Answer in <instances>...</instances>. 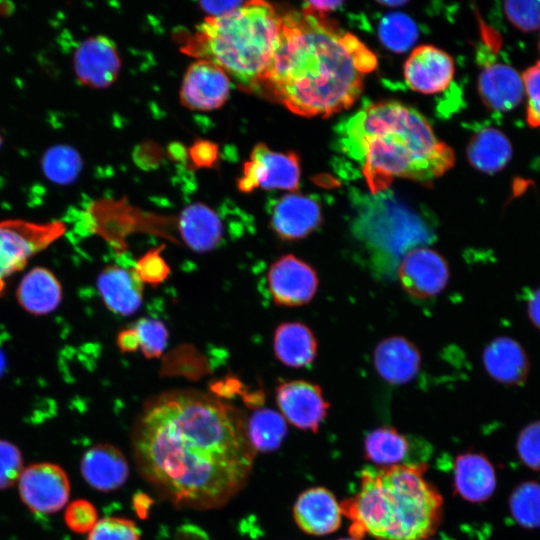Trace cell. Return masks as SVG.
<instances>
[{"mask_svg":"<svg viewBox=\"0 0 540 540\" xmlns=\"http://www.w3.org/2000/svg\"><path fill=\"white\" fill-rule=\"evenodd\" d=\"M137 469L177 508L217 509L246 485L255 451L242 412L192 389L147 400L132 431Z\"/></svg>","mask_w":540,"mask_h":540,"instance_id":"obj_1","label":"cell"},{"mask_svg":"<svg viewBox=\"0 0 540 540\" xmlns=\"http://www.w3.org/2000/svg\"><path fill=\"white\" fill-rule=\"evenodd\" d=\"M377 66L375 54L326 17L282 16L279 42L261 82L291 112L328 117L349 108Z\"/></svg>","mask_w":540,"mask_h":540,"instance_id":"obj_2","label":"cell"},{"mask_svg":"<svg viewBox=\"0 0 540 540\" xmlns=\"http://www.w3.org/2000/svg\"><path fill=\"white\" fill-rule=\"evenodd\" d=\"M335 132L337 149L358 165L372 194L387 190L394 178L432 181L455 162L426 118L400 102L366 103Z\"/></svg>","mask_w":540,"mask_h":540,"instance_id":"obj_3","label":"cell"},{"mask_svg":"<svg viewBox=\"0 0 540 540\" xmlns=\"http://www.w3.org/2000/svg\"><path fill=\"white\" fill-rule=\"evenodd\" d=\"M424 462L391 467H365L358 492L341 504L350 520L352 538L424 540L435 533L443 499L427 481Z\"/></svg>","mask_w":540,"mask_h":540,"instance_id":"obj_4","label":"cell"},{"mask_svg":"<svg viewBox=\"0 0 540 540\" xmlns=\"http://www.w3.org/2000/svg\"><path fill=\"white\" fill-rule=\"evenodd\" d=\"M282 16L263 1H248L228 14L207 17L184 51L221 67L245 87L260 85L278 46Z\"/></svg>","mask_w":540,"mask_h":540,"instance_id":"obj_5","label":"cell"},{"mask_svg":"<svg viewBox=\"0 0 540 540\" xmlns=\"http://www.w3.org/2000/svg\"><path fill=\"white\" fill-rule=\"evenodd\" d=\"M351 200L356 209L354 231L373 245L400 252L430 237L423 217L389 189L375 194L354 190Z\"/></svg>","mask_w":540,"mask_h":540,"instance_id":"obj_6","label":"cell"},{"mask_svg":"<svg viewBox=\"0 0 540 540\" xmlns=\"http://www.w3.org/2000/svg\"><path fill=\"white\" fill-rule=\"evenodd\" d=\"M65 231L62 222L35 223L21 219L0 222V293L5 280L47 248Z\"/></svg>","mask_w":540,"mask_h":540,"instance_id":"obj_7","label":"cell"},{"mask_svg":"<svg viewBox=\"0 0 540 540\" xmlns=\"http://www.w3.org/2000/svg\"><path fill=\"white\" fill-rule=\"evenodd\" d=\"M299 180L300 165L295 153L276 152L265 144H258L244 164L238 187L242 192H251L255 188L294 192Z\"/></svg>","mask_w":540,"mask_h":540,"instance_id":"obj_8","label":"cell"},{"mask_svg":"<svg viewBox=\"0 0 540 540\" xmlns=\"http://www.w3.org/2000/svg\"><path fill=\"white\" fill-rule=\"evenodd\" d=\"M18 480L23 503L35 513L57 512L69 499V478L57 464L45 462L29 465L22 470Z\"/></svg>","mask_w":540,"mask_h":540,"instance_id":"obj_9","label":"cell"},{"mask_svg":"<svg viewBox=\"0 0 540 540\" xmlns=\"http://www.w3.org/2000/svg\"><path fill=\"white\" fill-rule=\"evenodd\" d=\"M450 270L447 260L429 247H415L401 259L398 278L403 290L419 300L439 295L447 286Z\"/></svg>","mask_w":540,"mask_h":540,"instance_id":"obj_10","label":"cell"},{"mask_svg":"<svg viewBox=\"0 0 540 540\" xmlns=\"http://www.w3.org/2000/svg\"><path fill=\"white\" fill-rule=\"evenodd\" d=\"M318 286L316 270L293 254L279 257L269 268V291L279 306L298 307L309 303Z\"/></svg>","mask_w":540,"mask_h":540,"instance_id":"obj_11","label":"cell"},{"mask_svg":"<svg viewBox=\"0 0 540 540\" xmlns=\"http://www.w3.org/2000/svg\"><path fill=\"white\" fill-rule=\"evenodd\" d=\"M281 415L293 426L316 433L330 407L321 387L307 380H291L276 388Z\"/></svg>","mask_w":540,"mask_h":540,"instance_id":"obj_12","label":"cell"},{"mask_svg":"<svg viewBox=\"0 0 540 540\" xmlns=\"http://www.w3.org/2000/svg\"><path fill=\"white\" fill-rule=\"evenodd\" d=\"M230 79L215 63L200 59L187 69L180 92L182 104L192 110L219 108L228 98Z\"/></svg>","mask_w":540,"mask_h":540,"instance_id":"obj_13","label":"cell"},{"mask_svg":"<svg viewBox=\"0 0 540 540\" xmlns=\"http://www.w3.org/2000/svg\"><path fill=\"white\" fill-rule=\"evenodd\" d=\"M323 220L320 203L299 193L280 197L271 209V227L284 241L301 240L315 231Z\"/></svg>","mask_w":540,"mask_h":540,"instance_id":"obj_14","label":"cell"},{"mask_svg":"<svg viewBox=\"0 0 540 540\" xmlns=\"http://www.w3.org/2000/svg\"><path fill=\"white\" fill-rule=\"evenodd\" d=\"M455 73L452 57L445 51L422 45L415 48L404 64V77L414 91L435 94L450 85Z\"/></svg>","mask_w":540,"mask_h":540,"instance_id":"obj_15","label":"cell"},{"mask_svg":"<svg viewBox=\"0 0 540 540\" xmlns=\"http://www.w3.org/2000/svg\"><path fill=\"white\" fill-rule=\"evenodd\" d=\"M74 70L83 84L92 88L109 86L120 69V58L113 43L103 36L83 41L74 54Z\"/></svg>","mask_w":540,"mask_h":540,"instance_id":"obj_16","label":"cell"},{"mask_svg":"<svg viewBox=\"0 0 540 540\" xmlns=\"http://www.w3.org/2000/svg\"><path fill=\"white\" fill-rule=\"evenodd\" d=\"M483 103L496 112H508L523 99L524 88L519 73L510 65L486 58L478 78Z\"/></svg>","mask_w":540,"mask_h":540,"instance_id":"obj_17","label":"cell"},{"mask_svg":"<svg viewBox=\"0 0 540 540\" xmlns=\"http://www.w3.org/2000/svg\"><path fill=\"white\" fill-rule=\"evenodd\" d=\"M373 362L378 375L387 383L402 385L419 372L422 356L409 339L394 335L382 339L375 347Z\"/></svg>","mask_w":540,"mask_h":540,"instance_id":"obj_18","label":"cell"},{"mask_svg":"<svg viewBox=\"0 0 540 540\" xmlns=\"http://www.w3.org/2000/svg\"><path fill=\"white\" fill-rule=\"evenodd\" d=\"M342 510L332 492L324 487L303 491L293 507L297 526L305 533L324 536L336 531L341 525Z\"/></svg>","mask_w":540,"mask_h":540,"instance_id":"obj_19","label":"cell"},{"mask_svg":"<svg viewBox=\"0 0 540 540\" xmlns=\"http://www.w3.org/2000/svg\"><path fill=\"white\" fill-rule=\"evenodd\" d=\"M496 485L495 468L484 454L469 451L455 458L453 489L462 499L485 502L494 494Z\"/></svg>","mask_w":540,"mask_h":540,"instance_id":"obj_20","label":"cell"},{"mask_svg":"<svg viewBox=\"0 0 540 540\" xmlns=\"http://www.w3.org/2000/svg\"><path fill=\"white\" fill-rule=\"evenodd\" d=\"M80 470L85 481L102 492L118 489L129 475V465L123 452L107 443L87 450L82 456Z\"/></svg>","mask_w":540,"mask_h":540,"instance_id":"obj_21","label":"cell"},{"mask_svg":"<svg viewBox=\"0 0 540 540\" xmlns=\"http://www.w3.org/2000/svg\"><path fill=\"white\" fill-rule=\"evenodd\" d=\"M97 287L105 305L114 313L131 315L142 304L143 283L134 269L108 265L98 275Z\"/></svg>","mask_w":540,"mask_h":540,"instance_id":"obj_22","label":"cell"},{"mask_svg":"<svg viewBox=\"0 0 540 540\" xmlns=\"http://www.w3.org/2000/svg\"><path fill=\"white\" fill-rule=\"evenodd\" d=\"M482 359L489 376L501 384L520 385L527 379V354L512 338L501 336L493 339L485 347Z\"/></svg>","mask_w":540,"mask_h":540,"instance_id":"obj_23","label":"cell"},{"mask_svg":"<svg viewBox=\"0 0 540 540\" xmlns=\"http://www.w3.org/2000/svg\"><path fill=\"white\" fill-rule=\"evenodd\" d=\"M178 228L185 244L201 253L214 249L223 235L220 217L213 209L201 203L189 205L181 212Z\"/></svg>","mask_w":540,"mask_h":540,"instance_id":"obj_24","label":"cell"},{"mask_svg":"<svg viewBox=\"0 0 540 540\" xmlns=\"http://www.w3.org/2000/svg\"><path fill=\"white\" fill-rule=\"evenodd\" d=\"M276 358L291 368L310 365L317 356L318 343L313 331L302 322H284L274 332Z\"/></svg>","mask_w":540,"mask_h":540,"instance_id":"obj_25","label":"cell"},{"mask_svg":"<svg viewBox=\"0 0 540 540\" xmlns=\"http://www.w3.org/2000/svg\"><path fill=\"white\" fill-rule=\"evenodd\" d=\"M16 296L26 311L41 315L56 309L61 301L62 289L51 271L37 267L23 277Z\"/></svg>","mask_w":540,"mask_h":540,"instance_id":"obj_26","label":"cell"},{"mask_svg":"<svg viewBox=\"0 0 540 540\" xmlns=\"http://www.w3.org/2000/svg\"><path fill=\"white\" fill-rule=\"evenodd\" d=\"M512 151L511 142L503 132L496 128L484 127L470 138L467 156L474 168L492 174L508 164Z\"/></svg>","mask_w":540,"mask_h":540,"instance_id":"obj_27","label":"cell"},{"mask_svg":"<svg viewBox=\"0 0 540 540\" xmlns=\"http://www.w3.org/2000/svg\"><path fill=\"white\" fill-rule=\"evenodd\" d=\"M366 458L380 467L401 465L410 452L408 437L393 427H378L364 441Z\"/></svg>","mask_w":540,"mask_h":540,"instance_id":"obj_28","label":"cell"},{"mask_svg":"<svg viewBox=\"0 0 540 540\" xmlns=\"http://www.w3.org/2000/svg\"><path fill=\"white\" fill-rule=\"evenodd\" d=\"M246 433L254 451L271 452L281 446L287 435L286 420L275 410L258 409L247 420Z\"/></svg>","mask_w":540,"mask_h":540,"instance_id":"obj_29","label":"cell"},{"mask_svg":"<svg viewBox=\"0 0 540 540\" xmlns=\"http://www.w3.org/2000/svg\"><path fill=\"white\" fill-rule=\"evenodd\" d=\"M509 509L515 522L525 529L540 528V483L527 480L519 483L509 497Z\"/></svg>","mask_w":540,"mask_h":540,"instance_id":"obj_30","label":"cell"},{"mask_svg":"<svg viewBox=\"0 0 540 540\" xmlns=\"http://www.w3.org/2000/svg\"><path fill=\"white\" fill-rule=\"evenodd\" d=\"M378 36L386 48L402 53L414 45L418 38V29L408 15L391 12L380 20Z\"/></svg>","mask_w":540,"mask_h":540,"instance_id":"obj_31","label":"cell"},{"mask_svg":"<svg viewBox=\"0 0 540 540\" xmlns=\"http://www.w3.org/2000/svg\"><path fill=\"white\" fill-rule=\"evenodd\" d=\"M46 175L59 183L72 181L80 171L81 160L73 149L57 146L48 151L43 159Z\"/></svg>","mask_w":540,"mask_h":540,"instance_id":"obj_32","label":"cell"},{"mask_svg":"<svg viewBox=\"0 0 540 540\" xmlns=\"http://www.w3.org/2000/svg\"><path fill=\"white\" fill-rule=\"evenodd\" d=\"M139 338V348L147 358H158L162 355L168 339L166 326L153 318H141L133 327Z\"/></svg>","mask_w":540,"mask_h":540,"instance_id":"obj_33","label":"cell"},{"mask_svg":"<svg viewBox=\"0 0 540 540\" xmlns=\"http://www.w3.org/2000/svg\"><path fill=\"white\" fill-rule=\"evenodd\" d=\"M141 531L130 519L106 517L99 520L86 540H140Z\"/></svg>","mask_w":540,"mask_h":540,"instance_id":"obj_34","label":"cell"},{"mask_svg":"<svg viewBox=\"0 0 540 540\" xmlns=\"http://www.w3.org/2000/svg\"><path fill=\"white\" fill-rule=\"evenodd\" d=\"M503 9L510 23L522 32L540 28V1H505Z\"/></svg>","mask_w":540,"mask_h":540,"instance_id":"obj_35","label":"cell"},{"mask_svg":"<svg viewBox=\"0 0 540 540\" xmlns=\"http://www.w3.org/2000/svg\"><path fill=\"white\" fill-rule=\"evenodd\" d=\"M163 247L150 249L137 261L134 271L142 283L158 286L169 276L170 268L161 256Z\"/></svg>","mask_w":540,"mask_h":540,"instance_id":"obj_36","label":"cell"},{"mask_svg":"<svg viewBox=\"0 0 540 540\" xmlns=\"http://www.w3.org/2000/svg\"><path fill=\"white\" fill-rule=\"evenodd\" d=\"M516 450L525 466L540 472V420L522 428L517 437Z\"/></svg>","mask_w":540,"mask_h":540,"instance_id":"obj_37","label":"cell"},{"mask_svg":"<svg viewBox=\"0 0 540 540\" xmlns=\"http://www.w3.org/2000/svg\"><path fill=\"white\" fill-rule=\"evenodd\" d=\"M527 95L526 121L532 128L540 127V61L527 68L521 75Z\"/></svg>","mask_w":540,"mask_h":540,"instance_id":"obj_38","label":"cell"},{"mask_svg":"<svg viewBox=\"0 0 540 540\" xmlns=\"http://www.w3.org/2000/svg\"><path fill=\"white\" fill-rule=\"evenodd\" d=\"M95 506L87 500L78 499L70 503L64 513L67 527L75 533H88L98 522Z\"/></svg>","mask_w":540,"mask_h":540,"instance_id":"obj_39","label":"cell"},{"mask_svg":"<svg viewBox=\"0 0 540 540\" xmlns=\"http://www.w3.org/2000/svg\"><path fill=\"white\" fill-rule=\"evenodd\" d=\"M23 467L22 454L11 442L0 440V490L19 479Z\"/></svg>","mask_w":540,"mask_h":540,"instance_id":"obj_40","label":"cell"},{"mask_svg":"<svg viewBox=\"0 0 540 540\" xmlns=\"http://www.w3.org/2000/svg\"><path fill=\"white\" fill-rule=\"evenodd\" d=\"M244 4V1H204L199 5L210 17H218L233 12Z\"/></svg>","mask_w":540,"mask_h":540,"instance_id":"obj_41","label":"cell"},{"mask_svg":"<svg viewBox=\"0 0 540 540\" xmlns=\"http://www.w3.org/2000/svg\"><path fill=\"white\" fill-rule=\"evenodd\" d=\"M341 5H343L342 1H307L303 4L302 11L326 17L329 12L335 11Z\"/></svg>","mask_w":540,"mask_h":540,"instance_id":"obj_42","label":"cell"},{"mask_svg":"<svg viewBox=\"0 0 540 540\" xmlns=\"http://www.w3.org/2000/svg\"><path fill=\"white\" fill-rule=\"evenodd\" d=\"M117 345L121 352H135L139 348V338L134 328H127L119 332Z\"/></svg>","mask_w":540,"mask_h":540,"instance_id":"obj_43","label":"cell"},{"mask_svg":"<svg viewBox=\"0 0 540 540\" xmlns=\"http://www.w3.org/2000/svg\"><path fill=\"white\" fill-rule=\"evenodd\" d=\"M132 503L138 517L141 519H146L148 517L150 508L152 507L153 499L144 492H138L133 496Z\"/></svg>","mask_w":540,"mask_h":540,"instance_id":"obj_44","label":"cell"},{"mask_svg":"<svg viewBox=\"0 0 540 540\" xmlns=\"http://www.w3.org/2000/svg\"><path fill=\"white\" fill-rule=\"evenodd\" d=\"M528 316L533 324L540 330V287L529 297Z\"/></svg>","mask_w":540,"mask_h":540,"instance_id":"obj_45","label":"cell"},{"mask_svg":"<svg viewBox=\"0 0 540 540\" xmlns=\"http://www.w3.org/2000/svg\"><path fill=\"white\" fill-rule=\"evenodd\" d=\"M378 3L389 7H395L404 5L406 1H379Z\"/></svg>","mask_w":540,"mask_h":540,"instance_id":"obj_46","label":"cell"},{"mask_svg":"<svg viewBox=\"0 0 540 540\" xmlns=\"http://www.w3.org/2000/svg\"><path fill=\"white\" fill-rule=\"evenodd\" d=\"M3 368H4V357H3L2 353L0 352V373H1Z\"/></svg>","mask_w":540,"mask_h":540,"instance_id":"obj_47","label":"cell"},{"mask_svg":"<svg viewBox=\"0 0 540 540\" xmlns=\"http://www.w3.org/2000/svg\"><path fill=\"white\" fill-rule=\"evenodd\" d=\"M338 540H358V539H354V538H342V539H338Z\"/></svg>","mask_w":540,"mask_h":540,"instance_id":"obj_48","label":"cell"},{"mask_svg":"<svg viewBox=\"0 0 540 540\" xmlns=\"http://www.w3.org/2000/svg\"><path fill=\"white\" fill-rule=\"evenodd\" d=\"M539 49H540V37H539Z\"/></svg>","mask_w":540,"mask_h":540,"instance_id":"obj_49","label":"cell"},{"mask_svg":"<svg viewBox=\"0 0 540 540\" xmlns=\"http://www.w3.org/2000/svg\"><path fill=\"white\" fill-rule=\"evenodd\" d=\"M0 145H1V137H0Z\"/></svg>","mask_w":540,"mask_h":540,"instance_id":"obj_50","label":"cell"}]
</instances>
